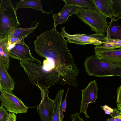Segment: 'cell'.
<instances>
[{"label":"cell","instance_id":"24","mask_svg":"<svg viewBox=\"0 0 121 121\" xmlns=\"http://www.w3.org/2000/svg\"><path fill=\"white\" fill-rule=\"evenodd\" d=\"M1 105L0 107V121H7L9 116L6 109Z\"/></svg>","mask_w":121,"mask_h":121},{"label":"cell","instance_id":"18","mask_svg":"<svg viewBox=\"0 0 121 121\" xmlns=\"http://www.w3.org/2000/svg\"><path fill=\"white\" fill-rule=\"evenodd\" d=\"M65 4L73 5L80 8H86L92 9H95V7L93 0H62Z\"/></svg>","mask_w":121,"mask_h":121},{"label":"cell","instance_id":"30","mask_svg":"<svg viewBox=\"0 0 121 121\" xmlns=\"http://www.w3.org/2000/svg\"><path fill=\"white\" fill-rule=\"evenodd\" d=\"M118 19L120 18H121V15L119 17H118Z\"/></svg>","mask_w":121,"mask_h":121},{"label":"cell","instance_id":"20","mask_svg":"<svg viewBox=\"0 0 121 121\" xmlns=\"http://www.w3.org/2000/svg\"><path fill=\"white\" fill-rule=\"evenodd\" d=\"M102 45H99L100 47L104 48L112 49L121 46V40L109 38L106 36L102 40Z\"/></svg>","mask_w":121,"mask_h":121},{"label":"cell","instance_id":"4","mask_svg":"<svg viewBox=\"0 0 121 121\" xmlns=\"http://www.w3.org/2000/svg\"><path fill=\"white\" fill-rule=\"evenodd\" d=\"M83 22L88 25L91 30L104 34L108 26L106 17L95 9L80 8L76 14Z\"/></svg>","mask_w":121,"mask_h":121},{"label":"cell","instance_id":"26","mask_svg":"<svg viewBox=\"0 0 121 121\" xmlns=\"http://www.w3.org/2000/svg\"><path fill=\"white\" fill-rule=\"evenodd\" d=\"M100 107L104 110L106 114L109 115L113 112V109L107 105H101Z\"/></svg>","mask_w":121,"mask_h":121},{"label":"cell","instance_id":"9","mask_svg":"<svg viewBox=\"0 0 121 121\" xmlns=\"http://www.w3.org/2000/svg\"><path fill=\"white\" fill-rule=\"evenodd\" d=\"M98 90L97 84L95 80L91 81L85 89L81 90L80 113H84L87 118L90 117L87 112L89 105L95 102L97 99Z\"/></svg>","mask_w":121,"mask_h":121},{"label":"cell","instance_id":"19","mask_svg":"<svg viewBox=\"0 0 121 121\" xmlns=\"http://www.w3.org/2000/svg\"><path fill=\"white\" fill-rule=\"evenodd\" d=\"M106 32V36L109 38L121 40V26L112 25L110 22L107 29Z\"/></svg>","mask_w":121,"mask_h":121},{"label":"cell","instance_id":"29","mask_svg":"<svg viewBox=\"0 0 121 121\" xmlns=\"http://www.w3.org/2000/svg\"><path fill=\"white\" fill-rule=\"evenodd\" d=\"M117 106L118 110L120 112H121V103L117 104Z\"/></svg>","mask_w":121,"mask_h":121},{"label":"cell","instance_id":"21","mask_svg":"<svg viewBox=\"0 0 121 121\" xmlns=\"http://www.w3.org/2000/svg\"><path fill=\"white\" fill-rule=\"evenodd\" d=\"M112 18L111 19L114 20L115 18L121 15V0H112Z\"/></svg>","mask_w":121,"mask_h":121},{"label":"cell","instance_id":"22","mask_svg":"<svg viewBox=\"0 0 121 121\" xmlns=\"http://www.w3.org/2000/svg\"><path fill=\"white\" fill-rule=\"evenodd\" d=\"M113 109V112L109 114L112 118H108L106 121H121V112L118 111L117 108Z\"/></svg>","mask_w":121,"mask_h":121},{"label":"cell","instance_id":"25","mask_svg":"<svg viewBox=\"0 0 121 121\" xmlns=\"http://www.w3.org/2000/svg\"><path fill=\"white\" fill-rule=\"evenodd\" d=\"M80 112H76L70 115L72 121H84L82 117L79 116Z\"/></svg>","mask_w":121,"mask_h":121},{"label":"cell","instance_id":"16","mask_svg":"<svg viewBox=\"0 0 121 121\" xmlns=\"http://www.w3.org/2000/svg\"><path fill=\"white\" fill-rule=\"evenodd\" d=\"M8 45V36L0 40V60L3 61L8 70L10 67V62Z\"/></svg>","mask_w":121,"mask_h":121},{"label":"cell","instance_id":"5","mask_svg":"<svg viewBox=\"0 0 121 121\" xmlns=\"http://www.w3.org/2000/svg\"><path fill=\"white\" fill-rule=\"evenodd\" d=\"M62 33L67 42L76 44L85 45L87 44L100 45L103 44V40L106 37L104 34L96 33L92 35L81 34H71L66 32L65 27L61 28Z\"/></svg>","mask_w":121,"mask_h":121},{"label":"cell","instance_id":"23","mask_svg":"<svg viewBox=\"0 0 121 121\" xmlns=\"http://www.w3.org/2000/svg\"><path fill=\"white\" fill-rule=\"evenodd\" d=\"M69 89L70 88L69 87L67 89L65 99L61 102L60 108V118L61 121H63V120L64 117L63 112H65L66 111L67 105L66 100L67 94Z\"/></svg>","mask_w":121,"mask_h":121},{"label":"cell","instance_id":"2","mask_svg":"<svg viewBox=\"0 0 121 121\" xmlns=\"http://www.w3.org/2000/svg\"><path fill=\"white\" fill-rule=\"evenodd\" d=\"M84 65L86 73L90 76H117L121 78V63L105 61L92 55L87 57Z\"/></svg>","mask_w":121,"mask_h":121},{"label":"cell","instance_id":"15","mask_svg":"<svg viewBox=\"0 0 121 121\" xmlns=\"http://www.w3.org/2000/svg\"><path fill=\"white\" fill-rule=\"evenodd\" d=\"M41 0H20L16 3V11L19 8H31L36 10L44 14L49 15L52 12V10L50 12H47L42 9Z\"/></svg>","mask_w":121,"mask_h":121},{"label":"cell","instance_id":"8","mask_svg":"<svg viewBox=\"0 0 121 121\" xmlns=\"http://www.w3.org/2000/svg\"><path fill=\"white\" fill-rule=\"evenodd\" d=\"M29 27L18 28L9 34L8 36V50L12 48L16 44H25L24 40L30 33H33L39 25V22H35L32 21Z\"/></svg>","mask_w":121,"mask_h":121},{"label":"cell","instance_id":"17","mask_svg":"<svg viewBox=\"0 0 121 121\" xmlns=\"http://www.w3.org/2000/svg\"><path fill=\"white\" fill-rule=\"evenodd\" d=\"M64 90H59L54 100L55 105L52 121H61L60 118V108L62 98L64 94Z\"/></svg>","mask_w":121,"mask_h":121},{"label":"cell","instance_id":"28","mask_svg":"<svg viewBox=\"0 0 121 121\" xmlns=\"http://www.w3.org/2000/svg\"><path fill=\"white\" fill-rule=\"evenodd\" d=\"M9 113V116L7 121H16L17 116L15 114L11 112Z\"/></svg>","mask_w":121,"mask_h":121},{"label":"cell","instance_id":"10","mask_svg":"<svg viewBox=\"0 0 121 121\" xmlns=\"http://www.w3.org/2000/svg\"><path fill=\"white\" fill-rule=\"evenodd\" d=\"M94 49L95 55L99 58L109 62L121 63V46L108 49L95 46Z\"/></svg>","mask_w":121,"mask_h":121},{"label":"cell","instance_id":"3","mask_svg":"<svg viewBox=\"0 0 121 121\" xmlns=\"http://www.w3.org/2000/svg\"><path fill=\"white\" fill-rule=\"evenodd\" d=\"M15 8L10 0H1L0 4V40L20 28Z\"/></svg>","mask_w":121,"mask_h":121},{"label":"cell","instance_id":"11","mask_svg":"<svg viewBox=\"0 0 121 121\" xmlns=\"http://www.w3.org/2000/svg\"><path fill=\"white\" fill-rule=\"evenodd\" d=\"M9 57L21 60H29L35 62L42 65L41 61L35 58L31 54L29 48L26 44H16L9 52Z\"/></svg>","mask_w":121,"mask_h":121},{"label":"cell","instance_id":"27","mask_svg":"<svg viewBox=\"0 0 121 121\" xmlns=\"http://www.w3.org/2000/svg\"><path fill=\"white\" fill-rule=\"evenodd\" d=\"M117 92L116 103L117 104L121 103V85L117 89Z\"/></svg>","mask_w":121,"mask_h":121},{"label":"cell","instance_id":"7","mask_svg":"<svg viewBox=\"0 0 121 121\" xmlns=\"http://www.w3.org/2000/svg\"><path fill=\"white\" fill-rule=\"evenodd\" d=\"M0 99L1 105L10 112L16 114L26 113L28 108L13 92L1 91Z\"/></svg>","mask_w":121,"mask_h":121},{"label":"cell","instance_id":"14","mask_svg":"<svg viewBox=\"0 0 121 121\" xmlns=\"http://www.w3.org/2000/svg\"><path fill=\"white\" fill-rule=\"evenodd\" d=\"M98 11L106 17L112 18V0H93Z\"/></svg>","mask_w":121,"mask_h":121},{"label":"cell","instance_id":"12","mask_svg":"<svg viewBox=\"0 0 121 121\" xmlns=\"http://www.w3.org/2000/svg\"><path fill=\"white\" fill-rule=\"evenodd\" d=\"M80 8L76 6L65 4L59 12L52 14L54 21V26H56L59 24L66 23L69 16L77 13Z\"/></svg>","mask_w":121,"mask_h":121},{"label":"cell","instance_id":"13","mask_svg":"<svg viewBox=\"0 0 121 121\" xmlns=\"http://www.w3.org/2000/svg\"><path fill=\"white\" fill-rule=\"evenodd\" d=\"M0 90L11 93L14 89L15 83L9 74L3 61L0 60Z\"/></svg>","mask_w":121,"mask_h":121},{"label":"cell","instance_id":"6","mask_svg":"<svg viewBox=\"0 0 121 121\" xmlns=\"http://www.w3.org/2000/svg\"><path fill=\"white\" fill-rule=\"evenodd\" d=\"M38 87L41 91V99L40 104L36 107V110L41 121H52L54 100L49 97V87Z\"/></svg>","mask_w":121,"mask_h":121},{"label":"cell","instance_id":"1","mask_svg":"<svg viewBox=\"0 0 121 121\" xmlns=\"http://www.w3.org/2000/svg\"><path fill=\"white\" fill-rule=\"evenodd\" d=\"M20 63L27 74L30 82L38 87H49L59 84L55 74L51 72L46 70L42 65L29 60H21Z\"/></svg>","mask_w":121,"mask_h":121}]
</instances>
